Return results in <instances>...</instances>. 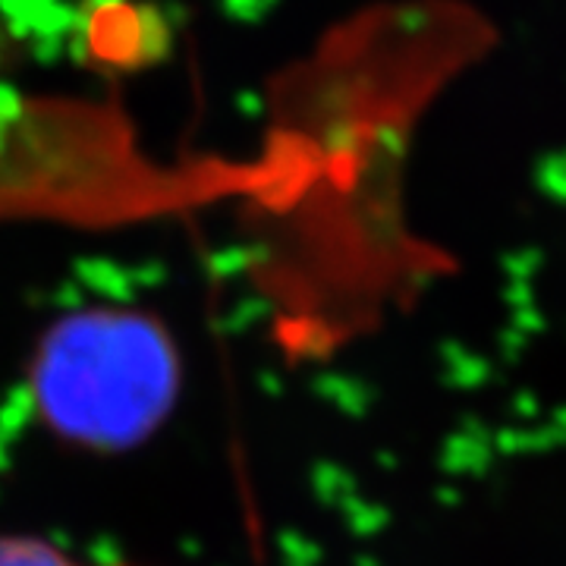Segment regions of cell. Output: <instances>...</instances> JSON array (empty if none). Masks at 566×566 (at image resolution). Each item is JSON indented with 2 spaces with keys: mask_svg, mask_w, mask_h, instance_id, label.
I'll return each instance as SVG.
<instances>
[{
  "mask_svg": "<svg viewBox=\"0 0 566 566\" xmlns=\"http://www.w3.org/2000/svg\"><path fill=\"white\" fill-rule=\"evenodd\" d=\"M41 422L70 444L129 450L180 397V356L164 324L129 308H85L54 324L32 356Z\"/></svg>",
  "mask_w": 566,
  "mask_h": 566,
  "instance_id": "cell-1",
  "label": "cell"
},
{
  "mask_svg": "<svg viewBox=\"0 0 566 566\" xmlns=\"http://www.w3.org/2000/svg\"><path fill=\"white\" fill-rule=\"evenodd\" d=\"M0 566H85L66 557L61 547L29 535H0Z\"/></svg>",
  "mask_w": 566,
  "mask_h": 566,
  "instance_id": "cell-2",
  "label": "cell"
}]
</instances>
